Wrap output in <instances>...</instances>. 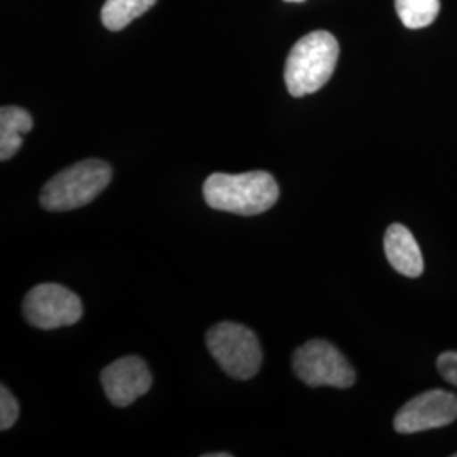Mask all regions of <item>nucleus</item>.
I'll list each match as a JSON object with an SVG mask.
<instances>
[{"label": "nucleus", "mask_w": 457, "mask_h": 457, "mask_svg": "<svg viewBox=\"0 0 457 457\" xmlns=\"http://www.w3.org/2000/svg\"><path fill=\"white\" fill-rule=\"evenodd\" d=\"M204 198L213 211L258 215L270 211L279 198V187L268 171L239 175L213 173L204 183Z\"/></svg>", "instance_id": "f257e3e1"}, {"label": "nucleus", "mask_w": 457, "mask_h": 457, "mask_svg": "<svg viewBox=\"0 0 457 457\" xmlns=\"http://www.w3.org/2000/svg\"><path fill=\"white\" fill-rule=\"evenodd\" d=\"M339 58V43L327 31H313L296 41L285 65V83L294 97H305L326 85Z\"/></svg>", "instance_id": "f03ea898"}, {"label": "nucleus", "mask_w": 457, "mask_h": 457, "mask_svg": "<svg viewBox=\"0 0 457 457\" xmlns=\"http://www.w3.org/2000/svg\"><path fill=\"white\" fill-rule=\"evenodd\" d=\"M112 180V168L100 160L71 164L43 187L39 204L49 212L75 211L96 200Z\"/></svg>", "instance_id": "7ed1b4c3"}, {"label": "nucleus", "mask_w": 457, "mask_h": 457, "mask_svg": "<svg viewBox=\"0 0 457 457\" xmlns=\"http://www.w3.org/2000/svg\"><path fill=\"white\" fill-rule=\"evenodd\" d=\"M207 347L219 366L236 379H251L262 370L258 336L236 322H220L207 332Z\"/></svg>", "instance_id": "20e7f679"}, {"label": "nucleus", "mask_w": 457, "mask_h": 457, "mask_svg": "<svg viewBox=\"0 0 457 457\" xmlns=\"http://www.w3.org/2000/svg\"><path fill=\"white\" fill-rule=\"evenodd\" d=\"M294 371L309 386L351 388L356 373L343 353L327 341L313 339L294 353Z\"/></svg>", "instance_id": "39448f33"}, {"label": "nucleus", "mask_w": 457, "mask_h": 457, "mask_svg": "<svg viewBox=\"0 0 457 457\" xmlns=\"http://www.w3.org/2000/svg\"><path fill=\"white\" fill-rule=\"evenodd\" d=\"M22 312L31 326L51 330L77 324L83 315L80 298L65 287L43 283L26 295Z\"/></svg>", "instance_id": "423d86ee"}, {"label": "nucleus", "mask_w": 457, "mask_h": 457, "mask_svg": "<svg viewBox=\"0 0 457 457\" xmlns=\"http://www.w3.org/2000/svg\"><path fill=\"white\" fill-rule=\"evenodd\" d=\"M457 419V396L445 390L420 393L407 402L395 417L398 434H417L441 428Z\"/></svg>", "instance_id": "0eeeda50"}, {"label": "nucleus", "mask_w": 457, "mask_h": 457, "mask_svg": "<svg viewBox=\"0 0 457 457\" xmlns=\"http://www.w3.org/2000/svg\"><path fill=\"white\" fill-rule=\"evenodd\" d=\"M100 379L107 398L119 409L129 407L139 396L146 395L153 385L146 362L137 356L114 361L102 371Z\"/></svg>", "instance_id": "6e6552de"}, {"label": "nucleus", "mask_w": 457, "mask_h": 457, "mask_svg": "<svg viewBox=\"0 0 457 457\" xmlns=\"http://www.w3.org/2000/svg\"><path fill=\"white\" fill-rule=\"evenodd\" d=\"M385 254L393 268L403 277L419 278L424 271V258L413 234L402 224H392L385 234Z\"/></svg>", "instance_id": "1a4fd4ad"}, {"label": "nucleus", "mask_w": 457, "mask_h": 457, "mask_svg": "<svg viewBox=\"0 0 457 457\" xmlns=\"http://www.w3.org/2000/svg\"><path fill=\"white\" fill-rule=\"evenodd\" d=\"M33 117L21 107H2L0 111V160H11L22 146V136L33 129Z\"/></svg>", "instance_id": "9d476101"}, {"label": "nucleus", "mask_w": 457, "mask_h": 457, "mask_svg": "<svg viewBox=\"0 0 457 457\" xmlns=\"http://www.w3.org/2000/svg\"><path fill=\"white\" fill-rule=\"evenodd\" d=\"M156 0H107L102 7V22L109 31H120L143 16Z\"/></svg>", "instance_id": "9b49d317"}, {"label": "nucleus", "mask_w": 457, "mask_h": 457, "mask_svg": "<svg viewBox=\"0 0 457 457\" xmlns=\"http://www.w3.org/2000/svg\"><path fill=\"white\" fill-rule=\"evenodd\" d=\"M396 14L409 29L430 26L441 11V0H395Z\"/></svg>", "instance_id": "f8f14e48"}, {"label": "nucleus", "mask_w": 457, "mask_h": 457, "mask_svg": "<svg viewBox=\"0 0 457 457\" xmlns=\"http://www.w3.org/2000/svg\"><path fill=\"white\" fill-rule=\"evenodd\" d=\"M19 417V403L12 393L9 392L5 386L0 388V428L7 430L12 425L16 424Z\"/></svg>", "instance_id": "ddd939ff"}, {"label": "nucleus", "mask_w": 457, "mask_h": 457, "mask_svg": "<svg viewBox=\"0 0 457 457\" xmlns=\"http://www.w3.org/2000/svg\"><path fill=\"white\" fill-rule=\"evenodd\" d=\"M437 370L445 381L457 386V351L442 353L437 360Z\"/></svg>", "instance_id": "4468645a"}, {"label": "nucleus", "mask_w": 457, "mask_h": 457, "mask_svg": "<svg viewBox=\"0 0 457 457\" xmlns=\"http://www.w3.org/2000/svg\"><path fill=\"white\" fill-rule=\"evenodd\" d=\"M205 457H228L230 454L228 453H219V454H204Z\"/></svg>", "instance_id": "2eb2a0df"}, {"label": "nucleus", "mask_w": 457, "mask_h": 457, "mask_svg": "<svg viewBox=\"0 0 457 457\" xmlns=\"http://www.w3.org/2000/svg\"><path fill=\"white\" fill-rule=\"evenodd\" d=\"M285 2H303V0H285Z\"/></svg>", "instance_id": "dca6fc26"}, {"label": "nucleus", "mask_w": 457, "mask_h": 457, "mask_svg": "<svg viewBox=\"0 0 457 457\" xmlns=\"http://www.w3.org/2000/svg\"><path fill=\"white\" fill-rule=\"evenodd\" d=\"M454 456H456V457H457V453H456V454H454Z\"/></svg>", "instance_id": "f3484780"}]
</instances>
